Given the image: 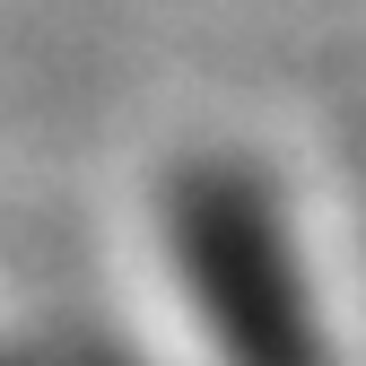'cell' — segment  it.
Returning <instances> with one entry per match:
<instances>
[{"label":"cell","instance_id":"1","mask_svg":"<svg viewBox=\"0 0 366 366\" xmlns=\"http://www.w3.org/2000/svg\"><path fill=\"white\" fill-rule=\"evenodd\" d=\"M166 253L218 366H323V323L270 174L244 157H192L166 174Z\"/></svg>","mask_w":366,"mask_h":366}]
</instances>
